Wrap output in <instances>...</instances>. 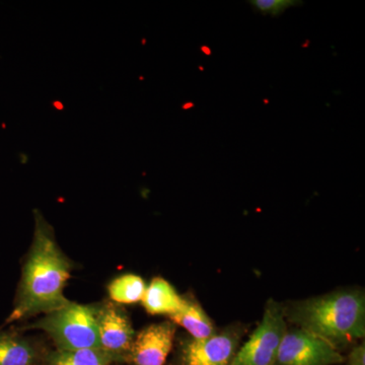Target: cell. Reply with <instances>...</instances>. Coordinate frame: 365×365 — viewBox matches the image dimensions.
Instances as JSON below:
<instances>
[{
	"mask_svg": "<svg viewBox=\"0 0 365 365\" xmlns=\"http://www.w3.org/2000/svg\"><path fill=\"white\" fill-rule=\"evenodd\" d=\"M32 246L24 263L14 309L6 324L49 314L69 300L64 295L73 264L60 249L54 230L39 210H34Z\"/></svg>",
	"mask_w": 365,
	"mask_h": 365,
	"instance_id": "1",
	"label": "cell"
},
{
	"mask_svg": "<svg viewBox=\"0 0 365 365\" xmlns=\"http://www.w3.org/2000/svg\"><path fill=\"white\" fill-rule=\"evenodd\" d=\"M287 321L318 336L336 349L365 335V299L360 290L345 289L294 302L284 307Z\"/></svg>",
	"mask_w": 365,
	"mask_h": 365,
	"instance_id": "2",
	"label": "cell"
},
{
	"mask_svg": "<svg viewBox=\"0 0 365 365\" xmlns=\"http://www.w3.org/2000/svg\"><path fill=\"white\" fill-rule=\"evenodd\" d=\"M29 329L44 331L58 350L100 349L97 306L72 302L46 314Z\"/></svg>",
	"mask_w": 365,
	"mask_h": 365,
	"instance_id": "3",
	"label": "cell"
},
{
	"mask_svg": "<svg viewBox=\"0 0 365 365\" xmlns=\"http://www.w3.org/2000/svg\"><path fill=\"white\" fill-rule=\"evenodd\" d=\"M287 330L284 307L269 299L260 325L248 342L235 353L230 365H275L283 336Z\"/></svg>",
	"mask_w": 365,
	"mask_h": 365,
	"instance_id": "4",
	"label": "cell"
},
{
	"mask_svg": "<svg viewBox=\"0 0 365 365\" xmlns=\"http://www.w3.org/2000/svg\"><path fill=\"white\" fill-rule=\"evenodd\" d=\"M343 361L342 355L330 343L302 329L287 328L275 365H335Z\"/></svg>",
	"mask_w": 365,
	"mask_h": 365,
	"instance_id": "5",
	"label": "cell"
},
{
	"mask_svg": "<svg viewBox=\"0 0 365 365\" xmlns=\"http://www.w3.org/2000/svg\"><path fill=\"white\" fill-rule=\"evenodd\" d=\"M242 329L230 326L205 339H188L180 347L179 365H230L239 350Z\"/></svg>",
	"mask_w": 365,
	"mask_h": 365,
	"instance_id": "6",
	"label": "cell"
},
{
	"mask_svg": "<svg viewBox=\"0 0 365 365\" xmlns=\"http://www.w3.org/2000/svg\"><path fill=\"white\" fill-rule=\"evenodd\" d=\"M97 324L100 349L115 362L126 361L136 334L124 309L113 302L98 304Z\"/></svg>",
	"mask_w": 365,
	"mask_h": 365,
	"instance_id": "7",
	"label": "cell"
},
{
	"mask_svg": "<svg viewBox=\"0 0 365 365\" xmlns=\"http://www.w3.org/2000/svg\"><path fill=\"white\" fill-rule=\"evenodd\" d=\"M176 330L173 322L146 327L136 334L126 362L133 365H165L174 345Z\"/></svg>",
	"mask_w": 365,
	"mask_h": 365,
	"instance_id": "8",
	"label": "cell"
},
{
	"mask_svg": "<svg viewBox=\"0 0 365 365\" xmlns=\"http://www.w3.org/2000/svg\"><path fill=\"white\" fill-rule=\"evenodd\" d=\"M42 359L37 346L18 331L0 330V365H39Z\"/></svg>",
	"mask_w": 365,
	"mask_h": 365,
	"instance_id": "9",
	"label": "cell"
},
{
	"mask_svg": "<svg viewBox=\"0 0 365 365\" xmlns=\"http://www.w3.org/2000/svg\"><path fill=\"white\" fill-rule=\"evenodd\" d=\"M143 306L150 314H176L184 302V297L178 294L176 289L163 278L157 277L151 280L146 287L143 299Z\"/></svg>",
	"mask_w": 365,
	"mask_h": 365,
	"instance_id": "10",
	"label": "cell"
},
{
	"mask_svg": "<svg viewBox=\"0 0 365 365\" xmlns=\"http://www.w3.org/2000/svg\"><path fill=\"white\" fill-rule=\"evenodd\" d=\"M170 319L175 325L184 328L192 339H205L216 333L212 321L204 312L202 307L189 297H184L181 309L170 316Z\"/></svg>",
	"mask_w": 365,
	"mask_h": 365,
	"instance_id": "11",
	"label": "cell"
},
{
	"mask_svg": "<svg viewBox=\"0 0 365 365\" xmlns=\"http://www.w3.org/2000/svg\"><path fill=\"white\" fill-rule=\"evenodd\" d=\"M114 359L101 349L54 350L43 356L42 365H110Z\"/></svg>",
	"mask_w": 365,
	"mask_h": 365,
	"instance_id": "12",
	"label": "cell"
},
{
	"mask_svg": "<svg viewBox=\"0 0 365 365\" xmlns=\"http://www.w3.org/2000/svg\"><path fill=\"white\" fill-rule=\"evenodd\" d=\"M145 289V282L140 276L125 274L110 283L108 292L115 304H131L141 302Z\"/></svg>",
	"mask_w": 365,
	"mask_h": 365,
	"instance_id": "13",
	"label": "cell"
},
{
	"mask_svg": "<svg viewBox=\"0 0 365 365\" xmlns=\"http://www.w3.org/2000/svg\"><path fill=\"white\" fill-rule=\"evenodd\" d=\"M249 4L258 13L278 16L289 7L300 6L304 2L297 0H251Z\"/></svg>",
	"mask_w": 365,
	"mask_h": 365,
	"instance_id": "14",
	"label": "cell"
},
{
	"mask_svg": "<svg viewBox=\"0 0 365 365\" xmlns=\"http://www.w3.org/2000/svg\"><path fill=\"white\" fill-rule=\"evenodd\" d=\"M365 347L364 343L353 348L348 355V365H365Z\"/></svg>",
	"mask_w": 365,
	"mask_h": 365,
	"instance_id": "15",
	"label": "cell"
},
{
	"mask_svg": "<svg viewBox=\"0 0 365 365\" xmlns=\"http://www.w3.org/2000/svg\"><path fill=\"white\" fill-rule=\"evenodd\" d=\"M202 50L204 52H205V54L206 55H210L211 54V51H210V49H209V48H206V47H202Z\"/></svg>",
	"mask_w": 365,
	"mask_h": 365,
	"instance_id": "16",
	"label": "cell"
}]
</instances>
